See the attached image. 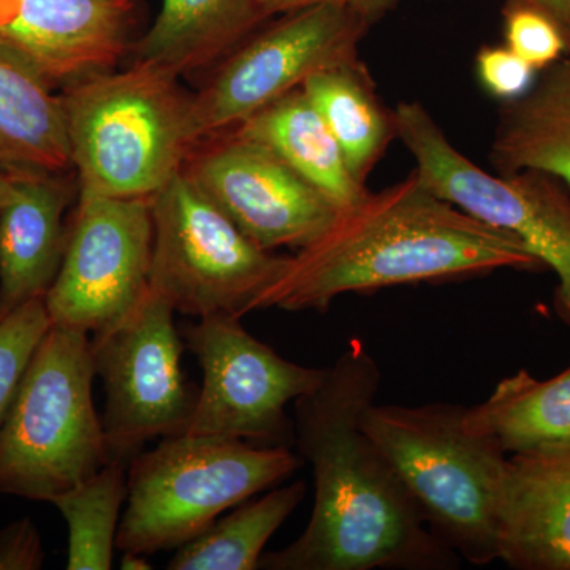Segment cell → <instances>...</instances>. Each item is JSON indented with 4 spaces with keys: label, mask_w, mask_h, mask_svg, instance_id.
I'll return each mask as SVG.
<instances>
[{
    "label": "cell",
    "mask_w": 570,
    "mask_h": 570,
    "mask_svg": "<svg viewBox=\"0 0 570 570\" xmlns=\"http://www.w3.org/2000/svg\"><path fill=\"white\" fill-rule=\"evenodd\" d=\"M17 52L0 43V164L71 168L61 94Z\"/></svg>",
    "instance_id": "obj_20"
},
{
    "label": "cell",
    "mask_w": 570,
    "mask_h": 570,
    "mask_svg": "<svg viewBox=\"0 0 570 570\" xmlns=\"http://www.w3.org/2000/svg\"><path fill=\"white\" fill-rule=\"evenodd\" d=\"M135 21L137 0H0V43L63 89L116 70Z\"/></svg>",
    "instance_id": "obj_14"
},
{
    "label": "cell",
    "mask_w": 570,
    "mask_h": 570,
    "mask_svg": "<svg viewBox=\"0 0 570 570\" xmlns=\"http://www.w3.org/2000/svg\"><path fill=\"white\" fill-rule=\"evenodd\" d=\"M546 13L560 29L570 56V0H523Z\"/></svg>",
    "instance_id": "obj_29"
},
{
    "label": "cell",
    "mask_w": 570,
    "mask_h": 570,
    "mask_svg": "<svg viewBox=\"0 0 570 570\" xmlns=\"http://www.w3.org/2000/svg\"><path fill=\"white\" fill-rule=\"evenodd\" d=\"M396 135L428 189L475 219L519 236L558 277L554 311L570 326V190L553 175H491L468 159L420 102L395 108Z\"/></svg>",
    "instance_id": "obj_9"
},
{
    "label": "cell",
    "mask_w": 570,
    "mask_h": 570,
    "mask_svg": "<svg viewBox=\"0 0 570 570\" xmlns=\"http://www.w3.org/2000/svg\"><path fill=\"white\" fill-rule=\"evenodd\" d=\"M153 223L149 288L186 316L258 311L288 262L250 242L183 171L153 198Z\"/></svg>",
    "instance_id": "obj_8"
},
{
    "label": "cell",
    "mask_w": 570,
    "mask_h": 570,
    "mask_svg": "<svg viewBox=\"0 0 570 570\" xmlns=\"http://www.w3.org/2000/svg\"><path fill=\"white\" fill-rule=\"evenodd\" d=\"M50 326L45 298L32 299L0 318V426L29 360Z\"/></svg>",
    "instance_id": "obj_25"
},
{
    "label": "cell",
    "mask_w": 570,
    "mask_h": 570,
    "mask_svg": "<svg viewBox=\"0 0 570 570\" xmlns=\"http://www.w3.org/2000/svg\"><path fill=\"white\" fill-rule=\"evenodd\" d=\"M43 562V542L31 519L26 517L0 528V570H40Z\"/></svg>",
    "instance_id": "obj_28"
},
{
    "label": "cell",
    "mask_w": 570,
    "mask_h": 570,
    "mask_svg": "<svg viewBox=\"0 0 570 570\" xmlns=\"http://www.w3.org/2000/svg\"><path fill=\"white\" fill-rule=\"evenodd\" d=\"M232 130L275 153L340 212L360 204L370 193L348 170L340 145L302 88L266 105Z\"/></svg>",
    "instance_id": "obj_19"
},
{
    "label": "cell",
    "mask_w": 570,
    "mask_h": 570,
    "mask_svg": "<svg viewBox=\"0 0 570 570\" xmlns=\"http://www.w3.org/2000/svg\"><path fill=\"white\" fill-rule=\"evenodd\" d=\"M366 433L403 480L428 530L475 566L499 560V512L509 455L464 425V406H381Z\"/></svg>",
    "instance_id": "obj_4"
},
{
    "label": "cell",
    "mask_w": 570,
    "mask_h": 570,
    "mask_svg": "<svg viewBox=\"0 0 570 570\" xmlns=\"http://www.w3.org/2000/svg\"><path fill=\"white\" fill-rule=\"evenodd\" d=\"M94 377L88 333L51 325L0 426V494L51 502L110 461Z\"/></svg>",
    "instance_id": "obj_5"
},
{
    "label": "cell",
    "mask_w": 570,
    "mask_h": 570,
    "mask_svg": "<svg viewBox=\"0 0 570 570\" xmlns=\"http://www.w3.org/2000/svg\"><path fill=\"white\" fill-rule=\"evenodd\" d=\"M13 193V176H11L10 168L0 164V212L9 204Z\"/></svg>",
    "instance_id": "obj_31"
},
{
    "label": "cell",
    "mask_w": 570,
    "mask_h": 570,
    "mask_svg": "<svg viewBox=\"0 0 570 570\" xmlns=\"http://www.w3.org/2000/svg\"><path fill=\"white\" fill-rule=\"evenodd\" d=\"M303 480L247 499L197 538L184 543L168 562L170 570H255L265 546L306 497Z\"/></svg>",
    "instance_id": "obj_23"
},
{
    "label": "cell",
    "mask_w": 570,
    "mask_h": 570,
    "mask_svg": "<svg viewBox=\"0 0 570 570\" xmlns=\"http://www.w3.org/2000/svg\"><path fill=\"white\" fill-rule=\"evenodd\" d=\"M547 269L519 236L438 197L412 171L343 209L316 242L288 257L258 311L324 313L337 296L393 285Z\"/></svg>",
    "instance_id": "obj_2"
},
{
    "label": "cell",
    "mask_w": 570,
    "mask_h": 570,
    "mask_svg": "<svg viewBox=\"0 0 570 570\" xmlns=\"http://www.w3.org/2000/svg\"><path fill=\"white\" fill-rule=\"evenodd\" d=\"M181 336L204 371L183 434L287 445L294 426L285 409L317 387L326 367L302 366L276 354L243 328L242 318H200L184 326Z\"/></svg>",
    "instance_id": "obj_11"
},
{
    "label": "cell",
    "mask_w": 570,
    "mask_h": 570,
    "mask_svg": "<svg viewBox=\"0 0 570 570\" xmlns=\"http://www.w3.org/2000/svg\"><path fill=\"white\" fill-rule=\"evenodd\" d=\"M130 463L110 460L91 478L52 499L69 527V570L112 568Z\"/></svg>",
    "instance_id": "obj_24"
},
{
    "label": "cell",
    "mask_w": 570,
    "mask_h": 570,
    "mask_svg": "<svg viewBox=\"0 0 570 570\" xmlns=\"http://www.w3.org/2000/svg\"><path fill=\"white\" fill-rule=\"evenodd\" d=\"M498 549L515 570H570V444L509 456Z\"/></svg>",
    "instance_id": "obj_15"
},
{
    "label": "cell",
    "mask_w": 570,
    "mask_h": 570,
    "mask_svg": "<svg viewBox=\"0 0 570 570\" xmlns=\"http://www.w3.org/2000/svg\"><path fill=\"white\" fill-rule=\"evenodd\" d=\"M268 20L258 0H163L130 52L181 77L214 69Z\"/></svg>",
    "instance_id": "obj_17"
},
{
    "label": "cell",
    "mask_w": 570,
    "mask_h": 570,
    "mask_svg": "<svg viewBox=\"0 0 570 570\" xmlns=\"http://www.w3.org/2000/svg\"><path fill=\"white\" fill-rule=\"evenodd\" d=\"M121 569L124 570H149L153 566L146 560L145 554L134 553V551H124L121 560Z\"/></svg>",
    "instance_id": "obj_32"
},
{
    "label": "cell",
    "mask_w": 570,
    "mask_h": 570,
    "mask_svg": "<svg viewBox=\"0 0 570 570\" xmlns=\"http://www.w3.org/2000/svg\"><path fill=\"white\" fill-rule=\"evenodd\" d=\"M504 39L505 47L535 71L546 70L568 52L558 26L523 0H509L505 6Z\"/></svg>",
    "instance_id": "obj_26"
},
{
    "label": "cell",
    "mask_w": 570,
    "mask_h": 570,
    "mask_svg": "<svg viewBox=\"0 0 570 570\" xmlns=\"http://www.w3.org/2000/svg\"><path fill=\"white\" fill-rule=\"evenodd\" d=\"M266 18L277 17L285 11L302 9L313 3L325 2V0H258Z\"/></svg>",
    "instance_id": "obj_30"
},
{
    "label": "cell",
    "mask_w": 570,
    "mask_h": 570,
    "mask_svg": "<svg viewBox=\"0 0 570 570\" xmlns=\"http://www.w3.org/2000/svg\"><path fill=\"white\" fill-rule=\"evenodd\" d=\"M381 367L358 340L317 387L295 400V442L313 468V512L303 534L262 554L266 570L452 569L395 468L363 426L376 403Z\"/></svg>",
    "instance_id": "obj_1"
},
{
    "label": "cell",
    "mask_w": 570,
    "mask_h": 570,
    "mask_svg": "<svg viewBox=\"0 0 570 570\" xmlns=\"http://www.w3.org/2000/svg\"><path fill=\"white\" fill-rule=\"evenodd\" d=\"M393 0H325L277 14L214 67L190 94L195 145L227 132L318 71L358 59V47Z\"/></svg>",
    "instance_id": "obj_7"
},
{
    "label": "cell",
    "mask_w": 570,
    "mask_h": 570,
    "mask_svg": "<svg viewBox=\"0 0 570 570\" xmlns=\"http://www.w3.org/2000/svg\"><path fill=\"white\" fill-rule=\"evenodd\" d=\"M181 171L250 242L272 253L309 246L340 214L275 153L234 130L198 141Z\"/></svg>",
    "instance_id": "obj_13"
},
{
    "label": "cell",
    "mask_w": 570,
    "mask_h": 570,
    "mask_svg": "<svg viewBox=\"0 0 570 570\" xmlns=\"http://www.w3.org/2000/svg\"><path fill=\"white\" fill-rule=\"evenodd\" d=\"M490 164L501 175L540 170L570 190V56L551 63L499 110Z\"/></svg>",
    "instance_id": "obj_18"
},
{
    "label": "cell",
    "mask_w": 570,
    "mask_h": 570,
    "mask_svg": "<svg viewBox=\"0 0 570 570\" xmlns=\"http://www.w3.org/2000/svg\"><path fill=\"white\" fill-rule=\"evenodd\" d=\"M14 193L0 212V318L45 298L66 250L75 186L56 171L9 167Z\"/></svg>",
    "instance_id": "obj_16"
},
{
    "label": "cell",
    "mask_w": 570,
    "mask_h": 570,
    "mask_svg": "<svg viewBox=\"0 0 570 570\" xmlns=\"http://www.w3.org/2000/svg\"><path fill=\"white\" fill-rule=\"evenodd\" d=\"M316 107L356 181L365 184L393 138H397L395 111L379 99L365 63H343L318 71L302 86Z\"/></svg>",
    "instance_id": "obj_22"
},
{
    "label": "cell",
    "mask_w": 570,
    "mask_h": 570,
    "mask_svg": "<svg viewBox=\"0 0 570 570\" xmlns=\"http://www.w3.org/2000/svg\"><path fill=\"white\" fill-rule=\"evenodd\" d=\"M174 307L149 288L132 313L91 337L110 460L132 463L146 442L186 431L197 395L181 370L183 340Z\"/></svg>",
    "instance_id": "obj_10"
},
{
    "label": "cell",
    "mask_w": 570,
    "mask_h": 570,
    "mask_svg": "<svg viewBox=\"0 0 570 570\" xmlns=\"http://www.w3.org/2000/svg\"><path fill=\"white\" fill-rule=\"evenodd\" d=\"M478 73L487 91L505 102L530 91L535 81V70L508 47L482 48Z\"/></svg>",
    "instance_id": "obj_27"
},
{
    "label": "cell",
    "mask_w": 570,
    "mask_h": 570,
    "mask_svg": "<svg viewBox=\"0 0 570 570\" xmlns=\"http://www.w3.org/2000/svg\"><path fill=\"white\" fill-rule=\"evenodd\" d=\"M302 463L287 445L189 434L164 438L130 463L116 547L145 557L179 549L225 510L281 485Z\"/></svg>",
    "instance_id": "obj_6"
},
{
    "label": "cell",
    "mask_w": 570,
    "mask_h": 570,
    "mask_svg": "<svg viewBox=\"0 0 570 570\" xmlns=\"http://www.w3.org/2000/svg\"><path fill=\"white\" fill-rule=\"evenodd\" d=\"M464 425L509 456L570 444V366L547 381L527 370L502 379L483 403L464 407Z\"/></svg>",
    "instance_id": "obj_21"
},
{
    "label": "cell",
    "mask_w": 570,
    "mask_h": 570,
    "mask_svg": "<svg viewBox=\"0 0 570 570\" xmlns=\"http://www.w3.org/2000/svg\"><path fill=\"white\" fill-rule=\"evenodd\" d=\"M171 71L134 61L61 92L78 190L154 198L195 146L190 94Z\"/></svg>",
    "instance_id": "obj_3"
},
{
    "label": "cell",
    "mask_w": 570,
    "mask_h": 570,
    "mask_svg": "<svg viewBox=\"0 0 570 570\" xmlns=\"http://www.w3.org/2000/svg\"><path fill=\"white\" fill-rule=\"evenodd\" d=\"M153 198L78 190L61 268L45 295L51 325L96 335L118 324L149 292Z\"/></svg>",
    "instance_id": "obj_12"
}]
</instances>
